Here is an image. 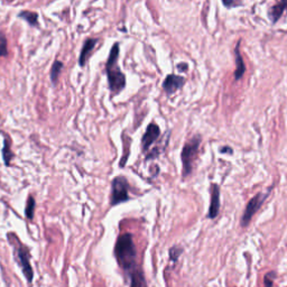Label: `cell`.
I'll return each mask as SVG.
<instances>
[{"label": "cell", "mask_w": 287, "mask_h": 287, "mask_svg": "<svg viewBox=\"0 0 287 287\" xmlns=\"http://www.w3.org/2000/svg\"><path fill=\"white\" fill-rule=\"evenodd\" d=\"M118 60H119V43H116L110 49V54L105 64L109 88L112 95H118L126 87V77L118 64Z\"/></svg>", "instance_id": "6da1fadb"}, {"label": "cell", "mask_w": 287, "mask_h": 287, "mask_svg": "<svg viewBox=\"0 0 287 287\" xmlns=\"http://www.w3.org/2000/svg\"><path fill=\"white\" fill-rule=\"evenodd\" d=\"M115 256L122 269L126 272L134 271L136 263V248H135L133 236L124 234L118 238L115 247Z\"/></svg>", "instance_id": "7a4b0ae2"}, {"label": "cell", "mask_w": 287, "mask_h": 287, "mask_svg": "<svg viewBox=\"0 0 287 287\" xmlns=\"http://www.w3.org/2000/svg\"><path fill=\"white\" fill-rule=\"evenodd\" d=\"M202 138L200 135H196L193 138L185 144L182 154H181V158H182L183 163V176H188L192 173L194 160L196 159L197 154H199V148L201 145Z\"/></svg>", "instance_id": "3957f363"}, {"label": "cell", "mask_w": 287, "mask_h": 287, "mask_svg": "<svg viewBox=\"0 0 287 287\" xmlns=\"http://www.w3.org/2000/svg\"><path fill=\"white\" fill-rule=\"evenodd\" d=\"M271 190L272 189L267 190L265 193L260 192L258 194H256V195L248 202V204L246 206V209H244V212L241 217V227H247L249 225V222L251 221L252 217H254L257 211L261 208V205L264 204V202L268 197L269 193H271Z\"/></svg>", "instance_id": "277c9868"}, {"label": "cell", "mask_w": 287, "mask_h": 287, "mask_svg": "<svg viewBox=\"0 0 287 287\" xmlns=\"http://www.w3.org/2000/svg\"><path fill=\"white\" fill-rule=\"evenodd\" d=\"M129 184L124 176H117L112 181V192H111V205H117L122 202L129 200L128 194Z\"/></svg>", "instance_id": "5b68a950"}, {"label": "cell", "mask_w": 287, "mask_h": 287, "mask_svg": "<svg viewBox=\"0 0 287 287\" xmlns=\"http://www.w3.org/2000/svg\"><path fill=\"white\" fill-rule=\"evenodd\" d=\"M16 257L17 260L22 267V271L25 278H26L29 284H32L33 278H34V272L31 265V255H29L28 249L22 243H18V247L16 248Z\"/></svg>", "instance_id": "8992f818"}, {"label": "cell", "mask_w": 287, "mask_h": 287, "mask_svg": "<svg viewBox=\"0 0 287 287\" xmlns=\"http://www.w3.org/2000/svg\"><path fill=\"white\" fill-rule=\"evenodd\" d=\"M160 135V129L157 125L150 124L148 127H147L145 134L142 138V148L144 151L148 150L149 147L153 145V144L157 141Z\"/></svg>", "instance_id": "52a82bcc"}, {"label": "cell", "mask_w": 287, "mask_h": 287, "mask_svg": "<svg viewBox=\"0 0 287 287\" xmlns=\"http://www.w3.org/2000/svg\"><path fill=\"white\" fill-rule=\"evenodd\" d=\"M184 83L185 79L183 77H180V75L176 74H170L164 80L163 89L165 90L167 95H173L177 90H180L184 86Z\"/></svg>", "instance_id": "ba28073f"}, {"label": "cell", "mask_w": 287, "mask_h": 287, "mask_svg": "<svg viewBox=\"0 0 287 287\" xmlns=\"http://www.w3.org/2000/svg\"><path fill=\"white\" fill-rule=\"evenodd\" d=\"M219 211H220V189L217 184H213L211 189V203L208 217L210 219L217 218Z\"/></svg>", "instance_id": "9c48e42d"}, {"label": "cell", "mask_w": 287, "mask_h": 287, "mask_svg": "<svg viewBox=\"0 0 287 287\" xmlns=\"http://www.w3.org/2000/svg\"><path fill=\"white\" fill-rule=\"evenodd\" d=\"M96 43H98V40H96V39H88L86 42H84L83 48L81 49V54H80V57H79L80 66L86 65V63L89 60V57L91 56V52L96 48Z\"/></svg>", "instance_id": "30bf717a"}, {"label": "cell", "mask_w": 287, "mask_h": 287, "mask_svg": "<svg viewBox=\"0 0 287 287\" xmlns=\"http://www.w3.org/2000/svg\"><path fill=\"white\" fill-rule=\"evenodd\" d=\"M235 55H236V71H235V79L239 80L243 77L244 71H246V65H244L243 58L241 53L239 50V43L236 46L235 49Z\"/></svg>", "instance_id": "8fae6325"}, {"label": "cell", "mask_w": 287, "mask_h": 287, "mask_svg": "<svg viewBox=\"0 0 287 287\" xmlns=\"http://www.w3.org/2000/svg\"><path fill=\"white\" fill-rule=\"evenodd\" d=\"M130 278H132V285L130 287H147V283L145 280V276L142 271L139 269H134L130 274Z\"/></svg>", "instance_id": "7c38bea8"}, {"label": "cell", "mask_w": 287, "mask_h": 287, "mask_svg": "<svg viewBox=\"0 0 287 287\" xmlns=\"http://www.w3.org/2000/svg\"><path fill=\"white\" fill-rule=\"evenodd\" d=\"M284 10H286V1H281V2L276 3V5H274L268 12L269 17H271V19H272V22L276 23L277 20L281 18V16H282L283 12H284Z\"/></svg>", "instance_id": "4fadbf2b"}, {"label": "cell", "mask_w": 287, "mask_h": 287, "mask_svg": "<svg viewBox=\"0 0 287 287\" xmlns=\"http://www.w3.org/2000/svg\"><path fill=\"white\" fill-rule=\"evenodd\" d=\"M18 17L24 20H26L31 26H39V15H37L36 12L25 10V11L19 12Z\"/></svg>", "instance_id": "5bb4252c"}, {"label": "cell", "mask_w": 287, "mask_h": 287, "mask_svg": "<svg viewBox=\"0 0 287 287\" xmlns=\"http://www.w3.org/2000/svg\"><path fill=\"white\" fill-rule=\"evenodd\" d=\"M62 70H63V63L61 61H55L53 63L52 69H50V81L53 82V84H56L58 75L61 74Z\"/></svg>", "instance_id": "9a60e30c"}, {"label": "cell", "mask_w": 287, "mask_h": 287, "mask_svg": "<svg viewBox=\"0 0 287 287\" xmlns=\"http://www.w3.org/2000/svg\"><path fill=\"white\" fill-rule=\"evenodd\" d=\"M3 149H2V156H3V162H5V164L7 166H9V164H10V160L11 158L14 157V154L11 153V150H10V143H9V139L6 138L5 139V142H3Z\"/></svg>", "instance_id": "2e32d148"}, {"label": "cell", "mask_w": 287, "mask_h": 287, "mask_svg": "<svg viewBox=\"0 0 287 287\" xmlns=\"http://www.w3.org/2000/svg\"><path fill=\"white\" fill-rule=\"evenodd\" d=\"M35 199L32 195L28 196L27 200V204H26V209H25V214H26L27 219L29 220H33L34 218V213H35Z\"/></svg>", "instance_id": "e0dca14e"}, {"label": "cell", "mask_w": 287, "mask_h": 287, "mask_svg": "<svg viewBox=\"0 0 287 287\" xmlns=\"http://www.w3.org/2000/svg\"><path fill=\"white\" fill-rule=\"evenodd\" d=\"M8 54L7 39L2 32H0V56H6Z\"/></svg>", "instance_id": "ac0fdd59"}, {"label": "cell", "mask_w": 287, "mask_h": 287, "mask_svg": "<svg viewBox=\"0 0 287 287\" xmlns=\"http://www.w3.org/2000/svg\"><path fill=\"white\" fill-rule=\"evenodd\" d=\"M182 252H183V249L179 246H174L170 249V258L173 263H176L177 259H179V257L182 255Z\"/></svg>", "instance_id": "d6986e66"}, {"label": "cell", "mask_w": 287, "mask_h": 287, "mask_svg": "<svg viewBox=\"0 0 287 287\" xmlns=\"http://www.w3.org/2000/svg\"><path fill=\"white\" fill-rule=\"evenodd\" d=\"M275 277H276V275H275V273H274V272L266 274L265 278H264L265 287H273V281H274V278H275Z\"/></svg>", "instance_id": "ffe728a7"}, {"label": "cell", "mask_w": 287, "mask_h": 287, "mask_svg": "<svg viewBox=\"0 0 287 287\" xmlns=\"http://www.w3.org/2000/svg\"><path fill=\"white\" fill-rule=\"evenodd\" d=\"M177 69H179L181 72H185L189 69V66L187 63H181V64L177 65Z\"/></svg>", "instance_id": "44dd1931"}, {"label": "cell", "mask_w": 287, "mask_h": 287, "mask_svg": "<svg viewBox=\"0 0 287 287\" xmlns=\"http://www.w3.org/2000/svg\"><path fill=\"white\" fill-rule=\"evenodd\" d=\"M240 2H228V1H223V5H226L227 7H231V6H236L239 5Z\"/></svg>", "instance_id": "7402d4cb"}, {"label": "cell", "mask_w": 287, "mask_h": 287, "mask_svg": "<svg viewBox=\"0 0 287 287\" xmlns=\"http://www.w3.org/2000/svg\"><path fill=\"white\" fill-rule=\"evenodd\" d=\"M286 10H287V1H286Z\"/></svg>", "instance_id": "603a6c76"}]
</instances>
